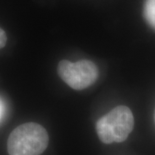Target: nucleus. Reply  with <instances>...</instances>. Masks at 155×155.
<instances>
[{
    "mask_svg": "<svg viewBox=\"0 0 155 155\" xmlns=\"http://www.w3.org/2000/svg\"><path fill=\"white\" fill-rule=\"evenodd\" d=\"M48 142V134L44 127L35 122H27L11 132L7 150L9 155H41Z\"/></svg>",
    "mask_w": 155,
    "mask_h": 155,
    "instance_id": "nucleus-1",
    "label": "nucleus"
},
{
    "mask_svg": "<svg viewBox=\"0 0 155 155\" xmlns=\"http://www.w3.org/2000/svg\"><path fill=\"white\" fill-rule=\"evenodd\" d=\"M134 124V120L131 110L127 106H117L98 119L96 131L103 143H120L133 131Z\"/></svg>",
    "mask_w": 155,
    "mask_h": 155,
    "instance_id": "nucleus-2",
    "label": "nucleus"
},
{
    "mask_svg": "<svg viewBox=\"0 0 155 155\" xmlns=\"http://www.w3.org/2000/svg\"><path fill=\"white\" fill-rule=\"evenodd\" d=\"M57 72L65 83L77 91L91 86L98 78V68L94 62L88 60L77 62L62 60L58 64Z\"/></svg>",
    "mask_w": 155,
    "mask_h": 155,
    "instance_id": "nucleus-3",
    "label": "nucleus"
},
{
    "mask_svg": "<svg viewBox=\"0 0 155 155\" xmlns=\"http://www.w3.org/2000/svg\"><path fill=\"white\" fill-rule=\"evenodd\" d=\"M143 14L147 22L155 30V0H146Z\"/></svg>",
    "mask_w": 155,
    "mask_h": 155,
    "instance_id": "nucleus-4",
    "label": "nucleus"
},
{
    "mask_svg": "<svg viewBox=\"0 0 155 155\" xmlns=\"http://www.w3.org/2000/svg\"><path fill=\"white\" fill-rule=\"evenodd\" d=\"M6 42H7V35L4 31V29L0 28V49L5 46Z\"/></svg>",
    "mask_w": 155,
    "mask_h": 155,
    "instance_id": "nucleus-5",
    "label": "nucleus"
},
{
    "mask_svg": "<svg viewBox=\"0 0 155 155\" xmlns=\"http://www.w3.org/2000/svg\"><path fill=\"white\" fill-rule=\"evenodd\" d=\"M154 122H155V110H154Z\"/></svg>",
    "mask_w": 155,
    "mask_h": 155,
    "instance_id": "nucleus-6",
    "label": "nucleus"
},
{
    "mask_svg": "<svg viewBox=\"0 0 155 155\" xmlns=\"http://www.w3.org/2000/svg\"><path fill=\"white\" fill-rule=\"evenodd\" d=\"M0 114H1V109H0Z\"/></svg>",
    "mask_w": 155,
    "mask_h": 155,
    "instance_id": "nucleus-7",
    "label": "nucleus"
}]
</instances>
